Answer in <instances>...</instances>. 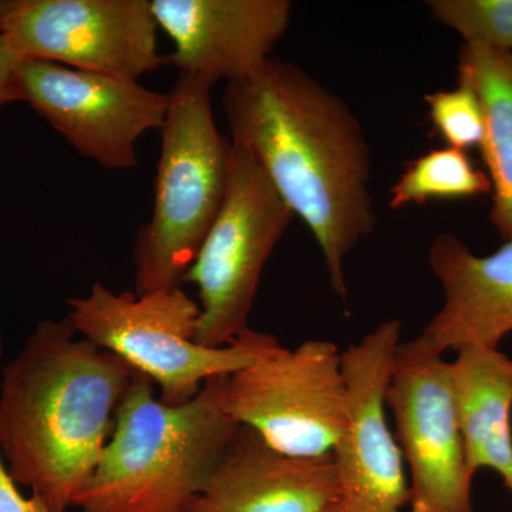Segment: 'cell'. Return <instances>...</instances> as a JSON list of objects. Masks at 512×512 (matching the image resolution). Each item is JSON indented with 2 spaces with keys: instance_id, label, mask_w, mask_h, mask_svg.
Masks as SVG:
<instances>
[{
  "instance_id": "6da1fadb",
  "label": "cell",
  "mask_w": 512,
  "mask_h": 512,
  "mask_svg": "<svg viewBox=\"0 0 512 512\" xmlns=\"http://www.w3.org/2000/svg\"><path fill=\"white\" fill-rule=\"evenodd\" d=\"M222 110L232 143L254 157L312 232L330 286L346 298V258L376 224L372 158L355 114L298 64L274 56L225 86Z\"/></svg>"
},
{
  "instance_id": "7a4b0ae2",
  "label": "cell",
  "mask_w": 512,
  "mask_h": 512,
  "mask_svg": "<svg viewBox=\"0 0 512 512\" xmlns=\"http://www.w3.org/2000/svg\"><path fill=\"white\" fill-rule=\"evenodd\" d=\"M134 370L77 335L67 318L37 323L2 369L0 451L10 477L50 512H69L113 433Z\"/></svg>"
},
{
  "instance_id": "3957f363",
  "label": "cell",
  "mask_w": 512,
  "mask_h": 512,
  "mask_svg": "<svg viewBox=\"0 0 512 512\" xmlns=\"http://www.w3.org/2000/svg\"><path fill=\"white\" fill-rule=\"evenodd\" d=\"M228 376L171 406L154 383L134 373L113 433L92 477L77 495L82 512H188L239 426L225 412Z\"/></svg>"
},
{
  "instance_id": "277c9868",
  "label": "cell",
  "mask_w": 512,
  "mask_h": 512,
  "mask_svg": "<svg viewBox=\"0 0 512 512\" xmlns=\"http://www.w3.org/2000/svg\"><path fill=\"white\" fill-rule=\"evenodd\" d=\"M211 89L178 74L168 93L153 212L133 247L137 295L181 288L224 202L231 141L215 124Z\"/></svg>"
},
{
  "instance_id": "5b68a950",
  "label": "cell",
  "mask_w": 512,
  "mask_h": 512,
  "mask_svg": "<svg viewBox=\"0 0 512 512\" xmlns=\"http://www.w3.org/2000/svg\"><path fill=\"white\" fill-rule=\"evenodd\" d=\"M66 303L77 335L148 377L171 406L190 402L207 380L234 375L279 343L249 328L222 348L200 345V305L181 288L137 295L96 282Z\"/></svg>"
},
{
  "instance_id": "8992f818",
  "label": "cell",
  "mask_w": 512,
  "mask_h": 512,
  "mask_svg": "<svg viewBox=\"0 0 512 512\" xmlns=\"http://www.w3.org/2000/svg\"><path fill=\"white\" fill-rule=\"evenodd\" d=\"M293 217L254 157L231 141L224 202L185 276L198 288L200 345L222 348L247 332L266 261Z\"/></svg>"
},
{
  "instance_id": "52a82bcc",
  "label": "cell",
  "mask_w": 512,
  "mask_h": 512,
  "mask_svg": "<svg viewBox=\"0 0 512 512\" xmlns=\"http://www.w3.org/2000/svg\"><path fill=\"white\" fill-rule=\"evenodd\" d=\"M225 412L293 457L332 454L346 424L342 352L328 340L275 348L228 376Z\"/></svg>"
},
{
  "instance_id": "ba28073f",
  "label": "cell",
  "mask_w": 512,
  "mask_h": 512,
  "mask_svg": "<svg viewBox=\"0 0 512 512\" xmlns=\"http://www.w3.org/2000/svg\"><path fill=\"white\" fill-rule=\"evenodd\" d=\"M386 406L410 468V512H474L451 363L423 336L397 346Z\"/></svg>"
},
{
  "instance_id": "9c48e42d",
  "label": "cell",
  "mask_w": 512,
  "mask_h": 512,
  "mask_svg": "<svg viewBox=\"0 0 512 512\" xmlns=\"http://www.w3.org/2000/svg\"><path fill=\"white\" fill-rule=\"evenodd\" d=\"M150 0H13L0 33L23 60L137 80L164 64Z\"/></svg>"
},
{
  "instance_id": "30bf717a",
  "label": "cell",
  "mask_w": 512,
  "mask_h": 512,
  "mask_svg": "<svg viewBox=\"0 0 512 512\" xmlns=\"http://www.w3.org/2000/svg\"><path fill=\"white\" fill-rule=\"evenodd\" d=\"M400 336L402 322L387 320L342 352L348 412L332 451L338 497L326 512H404L410 504L402 450L387 423Z\"/></svg>"
},
{
  "instance_id": "8fae6325",
  "label": "cell",
  "mask_w": 512,
  "mask_h": 512,
  "mask_svg": "<svg viewBox=\"0 0 512 512\" xmlns=\"http://www.w3.org/2000/svg\"><path fill=\"white\" fill-rule=\"evenodd\" d=\"M18 84L20 101L29 103L77 153L107 170L138 167V141L161 130L168 110V94L137 80L43 60H22Z\"/></svg>"
},
{
  "instance_id": "7c38bea8",
  "label": "cell",
  "mask_w": 512,
  "mask_h": 512,
  "mask_svg": "<svg viewBox=\"0 0 512 512\" xmlns=\"http://www.w3.org/2000/svg\"><path fill=\"white\" fill-rule=\"evenodd\" d=\"M150 2L158 29L174 43L164 63L211 87L258 72L284 37L292 13L288 0Z\"/></svg>"
},
{
  "instance_id": "4fadbf2b",
  "label": "cell",
  "mask_w": 512,
  "mask_h": 512,
  "mask_svg": "<svg viewBox=\"0 0 512 512\" xmlns=\"http://www.w3.org/2000/svg\"><path fill=\"white\" fill-rule=\"evenodd\" d=\"M336 497L332 454L288 456L239 426L188 512H326Z\"/></svg>"
},
{
  "instance_id": "5bb4252c",
  "label": "cell",
  "mask_w": 512,
  "mask_h": 512,
  "mask_svg": "<svg viewBox=\"0 0 512 512\" xmlns=\"http://www.w3.org/2000/svg\"><path fill=\"white\" fill-rule=\"evenodd\" d=\"M429 264L444 302L420 335L441 353L498 349L512 333V241L481 256L443 232L431 242Z\"/></svg>"
},
{
  "instance_id": "9a60e30c",
  "label": "cell",
  "mask_w": 512,
  "mask_h": 512,
  "mask_svg": "<svg viewBox=\"0 0 512 512\" xmlns=\"http://www.w3.org/2000/svg\"><path fill=\"white\" fill-rule=\"evenodd\" d=\"M451 363L467 466L490 468L512 494V359L500 349L466 348Z\"/></svg>"
},
{
  "instance_id": "2e32d148",
  "label": "cell",
  "mask_w": 512,
  "mask_h": 512,
  "mask_svg": "<svg viewBox=\"0 0 512 512\" xmlns=\"http://www.w3.org/2000/svg\"><path fill=\"white\" fill-rule=\"evenodd\" d=\"M458 80L473 87L484 113V163L491 181L490 218L500 237L512 241V52L464 43Z\"/></svg>"
},
{
  "instance_id": "e0dca14e",
  "label": "cell",
  "mask_w": 512,
  "mask_h": 512,
  "mask_svg": "<svg viewBox=\"0 0 512 512\" xmlns=\"http://www.w3.org/2000/svg\"><path fill=\"white\" fill-rule=\"evenodd\" d=\"M491 190L490 177L466 151L436 148L407 165L390 191L389 207L400 210L430 200H464L491 194Z\"/></svg>"
},
{
  "instance_id": "ac0fdd59",
  "label": "cell",
  "mask_w": 512,
  "mask_h": 512,
  "mask_svg": "<svg viewBox=\"0 0 512 512\" xmlns=\"http://www.w3.org/2000/svg\"><path fill=\"white\" fill-rule=\"evenodd\" d=\"M431 16L468 45L512 52V0H430Z\"/></svg>"
},
{
  "instance_id": "d6986e66",
  "label": "cell",
  "mask_w": 512,
  "mask_h": 512,
  "mask_svg": "<svg viewBox=\"0 0 512 512\" xmlns=\"http://www.w3.org/2000/svg\"><path fill=\"white\" fill-rule=\"evenodd\" d=\"M426 103L434 130L447 147L461 151L481 147L485 131L483 107L470 84L458 80L457 89L427 94Z\"/></svg>"
},
{
  "instance_id": "ffe728a7",
  "label": "cell",
  "mask_w": 512,
  "mask_h": 512,
  "mask_svg": "<svg viewBox=\"0 0 512 512\" xmlns=\"http://www.w3.org/2000/svg\"><path fill=\"white\" fill-rule=\"evenodd\" d=\"M22 60L0 33V107L20 101L18 70Z\"/></svg>"
},
{
  "instance_id": "44dd1931",
  "label": "cell",
  "mask_w": 512,
  "mask_h": 512,
  "mask_svg": "<svg viewBox=\"0 0 512 512\" xmlns=\"http://www.w3.org/2000/svg\"><path fill=\"white\" fill-rule=\"evenodd\" d=\"M0 512H50L39 497H25L0 457Z\"/></svg>"
},
{
  "instance_id": "7402d4cb",
  "label": "cell",
  "mask_w": 512,
  "mask_h": 512,
  "mask_svg": "<svg viewBox=\"0 0 512 512\" xmlns=\"http://www.w3.org/2000/svg\"><path fill=\"white\" fill-rule=\"evenodd\" d=\"M12 3L13 0H0V19H2V16L8 12L10 6H12Z\"/></svg>"
},
{
  "instance_id": "603a6c76",
  "label": "cell",
  "mask_w": 512,
  "mask_h": 512,
  "mask_svg": "<svg viewBox=\"0 0 512 512\" xmlns=\"http://www.w3.org/2000/svg\"><path fill=\"white\" fill-rule=\"evenodd\" d=\"M3 355V338L2 333H0V356Z\"/></svg>"
}]
</instances>
